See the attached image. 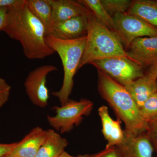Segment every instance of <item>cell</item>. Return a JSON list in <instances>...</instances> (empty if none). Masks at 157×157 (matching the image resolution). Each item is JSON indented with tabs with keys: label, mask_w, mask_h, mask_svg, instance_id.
I'll return each instance as SVG.
<instances>
[{
	"label": "cell",
	"mask_w": 157,
	"mask_h": 157,
	"mask_svg": "<svg viewBox=\"0 0 157 157\" xmlns=\"http://www.w3.org/2000/svg\"><path fill=\"white\" fill-rule=\"evenodd\" d=\"M3 157H11V156L10 155H7L5 156H4Z\"/></svg>",
	"instance_id": "31"
},
{
	"label": "cell",
	"mask_w": 157,
	"mask_h": 157,
	"mask_svg": "<svg viewBox=\"0 0 157 157\" xmlns=\"http://www.w3.org/2000/svg\"><path fill=\"white\" fill-rule=\"evenodd\" d=\"M97 157H120L115 147L109 149H104L97 153Z\"/></svg>",
	"instance_id": "23"
},
{
	"label": "cell",
	"mask_w": 157,
	"mask_h": 157,
	"mask_svg": "<svg viewBox=\"0 0 157 157\" xmlns=\"http://www.w3.org/2000/svg\"><path fill=\"white\" fill-rule=\"evenodd\" d=\"M54 65H44L38 67L29 73L24 82L27 94L36 106L44 108L48 105L49 90L46 86L47 76L57 70Z\"/></svg>",
	"instance_id": "8"
},
{
	"label": "cell",
	"mask_w": 157,
	"mask_h": 157,
	"mask_svg": "<svg viewBox=\"0 0 157 157\" xmlns=\"http://www.w3.org/2000/svg\"><path fill=\"white\" fill-rule=\"evenodd\" d=\"M86 41V36L73 40H64L49 34L45 37L47 45L58 54L61 59L64 71L63 79L60 89L52 93L57 98L61 105L70 100L74 86V77L78 70Z\"/></svg>",
	"instance_id": "4"
},
{
	"label": "cell",
	"mask_w": 157,
	"mask_h": 157,
	"mask_svg": "<svg viewBox=\"0 0 157 157\" xmlns=\"http://www.w3.org/2000/svg\"><path fill=\"white\" fill-rule=\"evenodd\" d=\"M94 107L92 101L86 99L79 101L69 100L61 107L54 106L55 116H47L49 124L60 133L71 132L74 128L80 124L84 116L90 115Z\"/></svg>",
	"instance_id": "5"
},
{
	"label": "cell",
	"mask_w": 157,
	"mask_h": 157,
	"mask_svg": "<svg viewBox=\"0 0 157 157\" xmlns=\"http://www.w3.org/2000/svg\"><path fill=\"white\" fill-rule=\"evenodd\" d=\"M8 20V9L0 8V31H3L7 24Z\"/></svg>",
	"instance_id": "27"
},
{
	"label": "cell",
	"mask_w": 157,
	"mask_h": 157,
	"mask_svg": "<svg viewBox=\"0 0 157 157\" xmlns=\"http://www.w3.org/2000/svg\"><path fill=\"white\" fill-rule=\"evenodd\" d=\"M157 29V0H134L127 11Z\"/></svg>",
	"instance_id": "17"
},
{
	"label": "cell",
	"mask_w": 157,
	"mask_h": 157,
	"mask_svg": "<svg viewBox=\"0 0 157 157\" xmlns=\"http://www.w3.org/2000/svg\"><path fill=\"white\" fill-rule=\"evenodd\" d=\"M16 143L11 144L0 143V157H3L11 154Z\"/></svg>",
	"instance_id": "24"
},
{
	"label": "cell",
	"mask_w": 157,
	"mask_h": 157,
	"mask_svg": "<svg viewBox=\"0 0 157 157\" xmlns=\"http://www.w3.org/2000/svg\"><path fill=\"white\" fill-rule=\"evenodd\" d=\"M140 109L145 101L157 93V79L144 75L124 86Z\"/></svg>",
	"instance_id": "15"
},
{
	"label": "cell",
	"mask_w": 157,
	"mask_h": 157,
	"mask_svg": "<svg viewBox=\"0 0 157 157\" xmlns=\"http://www.w3.org/2000/svg\"><path fill=\"white\" fill-rule=\"evenodd\" d=\"M78 1L89 9L102 24L114 34L116 26L114 20L104 9L100 0H78Z\"/></svg>",
	"instance_id": "19"
},
{
	"label": "cell",
	"mask_w": 157,
	"mask_h": 157,
	"mask_svg": "<svg viewBox=\"0 0 157 157\" xmlns=\"http://www.w3.org/2000/svg\"><path fill=\"white\" fill-rule=\"evenodd\" d=\"M145 74L157 79V61L147 68V70L145 71Z\"/></svg>",
	"instance_id": "28"
},
{
	"label": "cell",
	"mask_w": 157,
	"mask_h": 157,
	"mask_svg": "<svg viewBox=\"0 0 157 157\" xmlns=\"http://www.w3.org/2000/svg\"><path fill=\"white\" fill-rule=\"evenodd\" d=\"M97 157V153L93 155H78V156H73L71 155L67 152L66 151H64L63 153L59 157Z\"/></svg>",
	"instance_id": "29"
},
{
	"label": "cell",
	"mask_w": 157,
	"mask_h": 157,
	"mask_svg": "<svg viewBox=\"0 0 157 157\" xmlns=\"http://www.w3.org/2000/svg\"><path fill=\"white\" fill-rule=\"evenodd\" d=\"M90 64L124 86L142 77L145 73L144 69L141 66L127 57L98 60Z\"/></svg>",
	"instance_id": "7"
},
{
	"label": "cell",
	"mask_w": 157,
	"mask_h": 157,
	"mask_svg": "<svg viewBox=\"0 0 157 157\" xmlns=\"http://www.w3.org/2000/svg\"><path fill=\"white\" fill-rule=\"evenodd\" d=\"M46 137V131L39 127L34 128L23 139L16 143L9 155L11 157H35Z\"/></svg>",
	"instance_id": "13"
},
{
	"label": "cell",
	"mask_w": 157,
	"mask_h": 157,
	"mask_svg": "<svg viewBox=\"0 0 157 157\" xmlns=\"http://www.w3.org/2000/svg\"><path fill=\"white\" fill-rule=\"evenodd\" d=\"M113 17L116 26L114 34L125 50L137 38L157 36V29L136 15L127 12L117 13Z\"/></svg>",
	"instance_id": "6"
},
{
	"label": "cell",
	"mask_w": 157,
	"mask_h": 157,
	"mask_svg": "<svg viewBox=\"0 0 157 157\" xmlns=\"http://www.w3.org/2000/svg\"><path fill=\"white\" fill-rule=\"evenodd\" d=\"M25 0H0V8H12L24 2Z\"/></svg>",
	"instance_id": "26"
},
{
	"label": "cell",
	"mask_w": 157,
	"mask_h": 157,
	"mask_svg": "<svg viewBox=\"0 0 157 157\" xmlns=\"http://www.w3.org/2000/svg\"><path fill=\"white\" fill-rule=\"evenodd\" d=\"M52 9L54 24L70 18L88 15L91 11L77 1L72 0H47Z\"/></svg>",
	"instance_id": "12"
},
{
	"label": "cell",
	"mask_w": 157,
	"mask_h": 157,
	"mask_svg": "<svg viewBox=\"0 0 157 157\" xmlns=\"http://www.w3.org/2000/svg\"><path fill=\"white\" fill-rule=\"evenodd\" d=\"M68 142L53 130L46 131L45 141L35 157H59L65 151Z\"/></svg>",
	"instance_id": "16"
},
{
	"label": "cell",
	"mask_w": 157,
	"mask_h": 157,
	"mask_svg": "<svg viewBox=\"0 0 157 157\" xmlns=\"http://www.w3.org/2000/svg\"><path fill=\"white\" fill-rule=\"evenodd\" d=\"M152 144L154 148L155 151L156 153V157H157V142L152 143Z\"/></svg>",
	"instance_id": "30"
},
{
	"label": "cell",
	"mask_w": 157,
	"mask_h": 157,
	"mask_svg": "<svg viewBox=\"0 0 157 157\" xmlns=\"http://www.w3.org/2000/svg\"><path fill=\"white\" fill-rule=\"evenodd\" d=\"M26 4L31 13L45 26L46 36L52 34L54 25L52 9L47 0H26Z\"/></svg>",
	"instance_id": "18"
},
{
	"label": "cell",
	"mask_w": 157,
	"mask_h": 157,
	"mask_svg": "<svg viewBox=\"0 0 157 157\" xmlns=\"http://www.w3.org/2000/svg\"><path fill=\"white\" fill-rule=\"evenodd\" d=\"M11 90V86L6 80L0 78V108L9 100Z\"/></svg>",
	"instance_id": "22"
},
{
	"label": "cell",
	"mask_w": 157,
	"mask_h": 157,
	"mask_svg": "<svg viewBox=\"0 0 157 157\" xmlns=\"http://www.w3.org/2000/svg\"><path fill=\"white\" fill-rule=\"evenodd\" d=\"M126 51L144 69L148 68L157 61V36L137 38Z\"/></svg>",
	"instance_id": "10"
},
{
	"label": "cell",
	"mask_w": 157,
	"mask_h": 157,
	"mask_svg": "<svg viewBox=\"0 0 157 157\" xmlns=\"http://www.w3.org/2000/svg\"><path fill=\"white\" fill-rule=\"evenodd\" d=\"M146 133L152 144L157 142V120L149 127Z\"/></svg>",
	"instance_id": "25"
},
{
	"label": "cell",
	"mask_w": 157,
	"mask_h": 157,
	"mask_svg": "<svg viewBox=\"0 0 157 157\" xmlns=\"http://www.w3.org/2000/svg\"><path fill=\"white\" fill-rule=\"evenodd\" d=\"M88 22L86 43L78 70L95 60L116 57L130 58L115 34L92 12L88 16Z\"/></svg>",
	"instance_id": "3"
},
{
	"label": "cell",
	"mask_w": 157,
	"mask_h": 157,
	"mask_svg": "<svg viewBox=\"0 0 157 157\" xmlns=\"http://www.w3.org/2000/svg\"><path fill=\"white\" fill-rule=\"evenodd\" d=\"M88 15H81L56 23L51 34L64 40H73L86 36Z\"/></svg>",
	"instance_id": "11"
},
{
	"label": "cell",
	"mask_w": 157,
	"mask_h": 157,
	"mask_svg": "<svg viewBox=\"0 0 157 157\" xmlns=\"http://www.w3.org/2000/svg\"><path fill=\"white\" fill-rule=\"evenodd\" d=\"M98 92L118 119L123 122L125 130L136 135L146 133L148 127L125 87L103 71L98 70Z\"/></svg>",
	"instance_id": "2"
},
{
	"label": "cell",
	"mask_w": 157,
	"mask_h": 157,
	"mask_svg": "<svg viewBox=\"0 0 157 157\" xmlns=\"http://www.w3.org/2000/svg\"><path fill=\"white\" fill-rule=\"evenodd\" d=\"M102 123V132L107 143L105 149H109L120 144L124 139V130L121 127L120 120H114L109 115L108 107L101 106L98 110Z\"/></svg>",
	"instance_id": "14"
},
{
	"label": "cell",
	"mask_w": 157,
	"mask_h": 157,
	"mask_svg": "<svg viewBox=\"0 0 157 157\" xmlns=\"http://www.w3.org/2000/svg\"><path fill=\"white\" fill-rule=\"evenodd\" d=\"M3 31L20 42L25 56L29 59H42L55 53L45 42V26L29 10L26 0L8 9L7 24Z\"/></svg>",
	"instance_id": "1"
},
{
	"label": "cell",
	"mask_w": 157,
	"mask_h": 157,
	"mask_svg": "<svg viewBox=\"0 0 157 157\" xmlns=\"http://www.w3.org/2000/svg\"><path fill=\"white\" fill-rule=\"evenodd\" d=\"M140 109L141 115L149 129L157 120V93L149 98Z\"/></svg>",
	"instance_id": "20"
},
{
	"label": "cell",
	"mask_w": 157,
	"mask_h": 157,
	"mask_svg": "<svg viewBox=\"0 0 157 157\" xmlns=\"http://www.w3.org/2000/svg\"><path fill=\"white\" fill-rule=\"evenodd\" d=\"M115 147L120 157H153L155 151L146 133L136 135L125 130L123 141Z\"/></svg>",
	"instance_id": "9"
},
{
	"label": "cell",
	"mask_w": 157,
	"mask_h": 157,
	"mask_svg": "<svg viewBox=\"0 0 157 157\" xmlns=\"http://www.w3.org/2000/svg\"><path fill=\"white\" fill-rule=\"evenodd\" d=\"M101 4L110 15L117 13H125L128 11L132 1L129 0H100Z\"/></svg>",
	"instance_id": "21"
}]
</instances>
